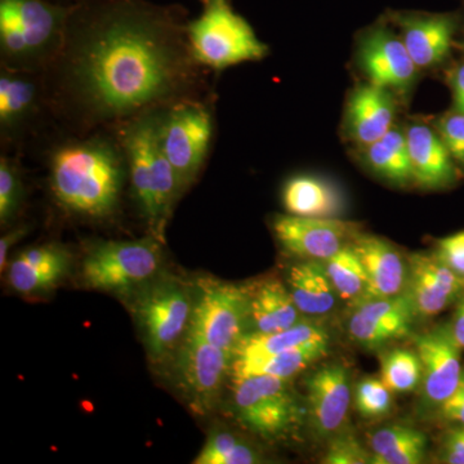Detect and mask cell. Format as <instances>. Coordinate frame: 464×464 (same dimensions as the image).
<instances>
[{
  "mask_svg": "<svg viewBox=\"0 0 464 464\" xmlns=\"http://www.w3.org/2000/svg\"><path fill=\"white\" fill-rule=\"evenodd\" d=\"M181 34L157 12L124 5L82 30L67 52V85L93 118L111 121L172 99L194 61Z\"/></svg>",
  "mask_w": 464,
  "mask_h": 464,
  "instance_id": "6da1fadb",
  "label": "cell"
},
{
  "mask_svg": "<svg viewBox=\"0 0 464 464\" xmlns=\"http://www.w3.org/2000/svg\"><path fill=\"white\" fill-rule=\"evenodd\" d=\"M286 286L304 316L328 315L341 298L329 279L325 266L313 259H302L289 268Z\"/></svg>",
  "mask_w": 464,
  "mask_h": 464,
  "instance_id": "603a6c76",
  "label": "cell"
},
{
  "mask_svg": "<svg viewBox=\"0 0 464 464\" xmlns=\"http://www.w3.org/2000/svg\"><path fill=\"white\" fill-rule=\"evenodd\" d=\"M123 179L121 155L101 140L70 143L52 155V191L61 206L76 215L93 218L111 215Z\"/></svg>",
  "mask_w": 464,
  "mask_h": 464,
  "instance_id": "7a4b0ae2",
  "label": "cell"
},
{
  "mask_svg": "<svg viewBox=\"0 0 464 464\" xmlns=\"http://www.w3.org/2000/svg\"><path fill=\"white\" fill-rule=\"evenodd\" d=\"M393 92L365 83L353 88L344 111V134L362 149L382 139L395 125L396 103Z\"/></svg>",
  "mask_w": 464,
  "mask_h": 464,
  "instance_id": "d6986e66",
  "label": "cell"
},
{
  "mask_svg": "<svg viewBox=\"0 0 464 464\" xmlns=\"http://www.w3.org/2000/svg\"><path fill=\"white\" fill-rule=\"evenodd\" d=\"M415 351L422 362V402L436 411L451 395L462 375V348L451 337L448 325L415 337Z\"/></svg>",
  "mask_w": 464,
  "mask_h": 464,
  "instance_id": "9a60e30c",
  "label": "cell"
},
{
  "mask_svg": "<svg viewBox=\"0 0 464 464\" xmlns=\"http://www.w3.org/2000/svg\"><path fill=\"white\" fill-rule=\"evenodd\" d=\"M248 328V286L213 279L198 284L188 334L234 353Z\"/></svg>",
  "mask_w": 464,
  "mask_h": 464,
  "instance_id": "ba28073f",
  "label": "cell"
},
{
  "mask_svg": "<svg viewBox=\"0 0 464 464\" xmlns=\"http://www.w3.org/2000/svg\"><path fill=\"white\" fill-rule=\"evenodd\" d=\"M261 456L248 442L234 433L217 430L210 433L195 464H256L261 463Z\"/></svg>",
  "mask_w": 464,
  "mask_h": 464,
  "instance_id": "d6a6232c",
  "label": "cell"
},
{
  "mask_svg": "<svg viewBox=\"0 0 464 464\" xmlns=\"http://www.w3.org/2000/svg\"><path fill=\"white\" fill-rule=\"evenodd\" d=\"M440 422L450 426H464V368L456 389L435 411Z\"/></svg>",
  "mask_w": 464,
  "mask_h": 464,
  "instance_id": "f35d334b",
  "label": "cell"
},
{
  "mask_svg": "<svg viewBox=\"0 0 464 464\" xmlns=\"http://www.w3.org/2000/svg\"><path fill=\"white\" fill-rule=\"evenodd\" d=\"M63 12L44 0H0V47L14 61L45 53L63 32Z\"/></svg>",
  "mask_w": 464,
  "mask_h": 464,
  "instance_id": "30bf717a",
  "label": "cell"
},
{
  "mask_svg": "<svg viewBox=\"0 0 464 464\" xmlns=\"http://www.w3.org/2000/svg\"><path fill=\"white\" fill-rule=\"evenodd\" d=\"M414 183L426 190L453 188L463 177L433 125L415 121L405 127Z\"/></svg>",
  "mask_w": 464,
  "mask_h": 464,
  "instance_id": "ffe728a7",
  "label": "cell"
},
{
  "mask_svg": "<svg viewBox=\"0 0 464 464\" xmlns=\"http://www.w3.org/2000/svg\"><path fill=\"white\" fill-rule=\"evenodd\" d=\"M392 393L381 378L366 377L357 383L353 395L356 411L365 420L386 417L392 411Z\"/></svg>",
  "mask_w": 464,
  "mask_h": 464,
  "instance_id": "836d02e7",
  "label": "cell"
},
{
  "mask_svg": "<svg viewBox=\"0 0 464 464\" xmlns=\"http://www.w3.org/2000/svg\"><path fill=\"white\" fill-rule=\"evenodd\" d=\"M25 234L26 228L21 227L17 228V230L8 232L7 235H5V237L0 239V271H2V274L5 273V266H7L9 250H11L12 246L17 243Z\"/></svg>",
  "mask_w": 464,
  "mask_h": 464,
  "instance_id": "7bdbcfd3",
  "label": "cell"
},
{
  "mask_svg": "<svg viewBox=\"0 0 464 464\" xmlns=\"http://www.w3.org/2000/svg\"><path fill=\"white\" fill-rule=\"evenodd\" d=\"M36 100V87L29 79L3 72L0 76V124L3 130L16 127L30 114Z\"/></svg>",
  "mask_w": 464,
  "mask_h": 464,
  "instance_id": "4dcf8cb0",
  "label": "cell"
},
{
  "mask_svg": "<svg viewBox=\"0 0 464 464\" xmlns=\"http://www.w3.org/2000/svg\"><path fill=\"white\" fill-rule=\"evenodd\" d=\"M381 380L393 393L413 392L422 382V362L417 351H389L382 357Z\"/></svg>",
  "mask_w": 464,
  "mask_h": 464,
  "instance_id": "1f68e13d",
  "label": "cell"
},
{
  "mask_svg": "<svg viewBox=\"0 0 464 464\" xmlns=\"http://www.w3.org/2000/svg\"><path fill=\"white\" fill-rule=\"evenodd\" d=\"M248 286V333H275L288 329L304 319L282 280L265 279Z\"/></svg>",
  "mask_w": 464,
  "mask_h": 464,
  "instance_id": "7402d4cb",
  "label": "cell"
},
{
  "mask_svg": "<svg viewBox=\"0 0 464 464\" xmlns=\"http://www.w3.org/2000/svg\"><path fill=\"white\" fill-rule=\"evenodd\" d=\"M415 319L414 308L404 292L353 304L347 328L357 344L373 350L411 334Z\"/></svg>",
  "mask_w": 464,
  "mask_h": 464,
  "instance_id": "e0dca14e",
  "label": "cell"
},
{
  "mask_svg": "<svg viewBox=\"0 0 464 464\" xmlns=\"http://www.w3.org/2000/svg\"><path fill=\"white\" fill-rule=\"evenodd\" d=\"M464 176V112L450 109L432 123Z\"/></svg>",
  "mask_w": 464,
  "mask_h": 464,
  "instance_id": "8d00e7d4",
  "label": "cell"
},
{
  "mask_svg": "<svg viewBox=\"0 0 464 464\" xmlns=\"http://www.w3.org/2000/svg\"><path fill=\"white\" fill-rule=\"evenodd\" d=\"M234 353L186 334L173 353V377L198 414L212 411L224 382L231 375Z\"/></svg>",
  "mask_w": 464,
  "mask_h": 464,
  "instance_id": "9c48e42d",
  "label": "cell"
},
{
  "mask_svg": "<svg viewBox=\"0 0 464 464\" xmlns=\"http://www.w3.org/2000/svg\"><path fill=\"white\" fill-rule=\"evenodd\" d=\"M161 115L142 116L124 134L130 182L152 234L161 239L174 201L181 195L179 177L161 148Z\"/></svg>",
  "mask_w": 464,
  "mask_h": 464,
  "instance_id": "3957f363",
  "label": "cell"
},
{
  "mask_svg": "<svg viewBox=\"0 0 464 464\" xmlns=\"http://www.w3.org/2000/svg\"><path fill=\"white\" fill-rule=\"evenodd\" d=\"M464 283L435 253L417 252L408 258L405 295L417 319H430L462 297Z\"/></svg>",
  "mask_w": 464,
  "mask_h": 464,
  "instance_id": "ac0fdd59",
  "label": "cell"
},
{
  "mask_svg": "<svg viewBox=\"0 0 464 464\" xmlns=\"http://www.w3.org/2000/svg\"><path fill=\"white\" fill-rule=\"evenodd\" d=\"M273 228L275 237L286 252L299 259L324 262L353 243L360 234L353 222L338 217L276 216Z\"/></svg>",
  "mask_w": 464,
  "mask_h": 464,
  "instance_id": "4fadbf2b",
  "label": "cell"
},
{
  "mask_svg": "<svg viewBox=\"0 0 464 464\" xmlns=\"http://www.w3.org/2000/svg\"><path fill=\"white\" fill-rule=\"evenodd\" d=\"M391 23L399 27L406 50L420 70L444 65L457 45L463 16L458 12H395Z\"/></svg>",
  "mask_w": 464,
  "mask_h": 464,
  "instance_id": "5bb4252c",
  "label": "cell"
},
{
  "mask_svg": "<svg viewBox=\"0 0 464 464\" xmlns=\"http://www.w3.org/2000/svg\"><path fill=\"white\" fill-rule=\"evenodd\" d=\"M356 58L368 83L393 93L408 94L420 72L400 34L386 25H375L360 35Z\"/></svg>",
  "mask_w": 464,
  "mask_h": 464,
  "instance_id": "7c38bea8",
  "label": "cell"
},
{
  "mask_svg": "<svg viewBox=\"0 0 464 464\" xmlns=\"http://www.w3.org/2000/svg\"><path fill=\"white\" fill-rule=\"evenodd\" d=\"M456 48H458V50H460V52H462L463 53V58H464V41L463 42H458L457 43V45H456Z\"/></svg>",
  "mask_w": 464,
  "mask_h": 464,
  "instance_id": "ee69618b",
  "label": "cell"
},
{
  "mask_svg": "<svg viewBox=\"0 0 464 464\" xmlns=\"http://www.w3.org/2000/svg\"><path fill=\"white\" fill-rule=\"evenodd\" d=\"M326 340H331L326 329L307 319L280 332L246 333L235 347L234 362L262 359L292 348Z\"/></svg>",
  "mask_w": 464,
  "mask_h": 464,
  "instance_id": "d4e9b609",
  "label": "cell"
},
{
  "mask_svg": "<svg viewBox=\"0 0 464 464\" xmlns=\"http://www.w3.org/2000/svg\"><path fill=\"white\" fill-rule=\"evenodd\" d=\"M432 252L464 283V230L436 241Z\"/></svg>",
  "mask_w": 464,
  "mask_h": 464,
  "instance_id": "74e56055",
  "label": "cell"
},
{
  "mask_svg": "<svg viewBox=\"0 0 464 464\" xmlns=\"http://www.w3.org/2000/svg\"><path fill=\"white\" fill-rule=\"evenodd\" d=\"M371 464H420L426 459L427 438L408 424H390L371 438Z\"/></svg>",
  "mask_w": 464,
  "mask_h": 464,
  "instance_id": "83f0119b",
  "label": "cell"
},
{
  "mask_svg": "<svg viewBox=\"0 0 464 464\" xmlns=\"http://www.w3.org/2000/svg\"><path fill=\"white\" fill-rule=\"evenodd\" d=\"M283 206L288 215L338 217L344 210V198L337 186L314 176H295L283 188Z\"/></svg>",
  "mask_w": 464,
  "mask_h": 464,
  "instance_id": "cb8c5ba5",
  "label": "cell"
},
{
  "mask_svg": "<svg viewBox=\"0 0 464 464\" xmlns=\"http://www.w3.org/2000/svg\"><path fill=\"white\" fill-rule=\"evenodd\" d=\"M234 408L246 429L275 441L295 431L299 409L288 381L270 375L232 378Z\"/></svg>",
  "mask_w": 464,
  "mask_h": 464,
  "instance_id": "52a82bcc",
  "label": "cell"
},
{
  "mask_svg": "<svg viewBox=\"0 0 464 464\" xmlns=\"http://www.w3.org/2000/svg\"><path fill=\"white\" fill-rule=\"evenodd\" d=\"M362 157L372 172L393 185L414 182L405 127L393 125L378 141L362 148Z\"/></svg>",
  "mask_w": 464,
  "mask_h": 464,
  "instance_id": "484cf974",
  "label": "cell"
},
{
  "mask_svg": "<svg viewBox=\"0 0 464 464\" xmlns=\"http://www.w3.org/2000/svg\"><path fill=\"white\" fill-rule=\"evenodd\" d=\"M351 246L368 275V290L360 302L395 297L405 292L408 261H405L392 243L380 237L360 232Z\"/></svg>",
  "mask_w": 464,
  "mask_h": 464,
  "instance_id": "44dd1931",
  "label": "cell"
},
{
  "mask_svg": "<svg viewBox=\"0 0 464 464\" xmlns=\"http://www.w3.org/2000/svg\"><path fill=\"white\" fill-rule=\"evenodd\" d=\"M329 341L314 342L304 346L283 351L275 355L250 360V362H232L231 378L250 377V375H270L289 381L295 375L315 364L329 350Z\"/></svg>",
  "mask_w": 464,
  "mask_h": 464,
  "instance_id": "4316f807",
  "label": "cell"
},
{
  "mask_svg": "<svg viewBox=\"0 0 464 464\" xmlns=\"http://www.w3.org/2000/svg\"><path fill=\"white\" fill-rule=\"evenodd\" d=\"M439 460L447 464H464V426H453L445 433Z\"/></svg>",
  "mask_w": 464,
  "mask_h": 464,
  "instance_id": "ab89813d",
  "label": "cell"
},
{
  "mask_svg": "<svg viewBox=\"0 0 464 464\" xmlns=\"http://www.w3.org/2000/svg\"><path fill=\"white\" fill-rule=\"evenodd\" d=\"M163 261L158 237L106 241L88 253L82 277L88 288L133 295L160 276Z\"/></svg>",
  "mask_w": 464,
  "mask_h": 464,
  "instance_id": "8992f818",
  "label": "cell"
},
{
  "mask_svg": "<svg viewBox=\"0 0 464 464\" xmlns=\"http://www.w3.org/2000/svg\"><path fill=\"white\" fill-rule=\"evenodd\" d=\"M212 134V116L201 105L186 103L161 115V148L176 170L181 190L199 173Z\"/></svg>",
  "mask_w": 464,
  "mask_h": 464,
  "instance_id": "8fae6325",
  "label": "cell"
},
{
  "mask_svg": "<svg viewBox=\"0 0 464 464\" xmlns=\"http://www.w3.org/2000/svg\"><path fill=\"white\" fill-rule=\"evenodd\" d=\"M70 267V255L65 252L60 257L44 264L29 265L14 258L9 265L8 282L21 295H39L57 285Z\"/></svg>",
  "mask_w": 464,
  "mask_h": 464,
  "instance_id": "f1b7e54d",
  "label": "cell"
},
{
  "mask_svg": "<svg viewBox=\"0 0 464 464\" xmlns=\"http://www.w3.org/2000/svg\"><path fill=\"white\" fill-rule=\"evenodd\" d=\"M188 41L195 63L215 70L259 61L268 53L228 0H203V12L188 25Z\"/></svg>",
  "mask_w": 464,
  "mask_h": 464,
  "instance_id": "277c9868",
  "label": "cell"
},
{
  "mask_svg": "<svg viewBox=\"0 0 464 464\" xmlns=\"http://www.w3.org/2000/svg\"><path fill=\"white\" fill-rule=\"evenodd\" d=\"M371 460L372 451H369L353 432L344 429L329 439L322 463L371 464Z\"/></svg>",
  "mask_w": 464,
  "mask_h": 464,
  "instance_id": "e575fe53",
  "label": "cell"
},
{
  "mask_svg": "<svg viewBox=\"0 0 464 464\" xmlns=\"http://www.w3.org/2000/svg\"><path fill=\"white\" fill-rule=\"evenodd\" d=\"M462 2L464 3V0H462Z\"/></svg>",
  "mask_w": 464,
  "mask_h": 464,
  "instance_id": "f6af8a7d",
  "label": "cell"
},
{
  "mask_svg": "<svg viewBox=\"0 0 464 464\" xmlns=\"http://www.w3.org/2000/svg\"><path fill=\"white\" fill-rule=\"evenodd\" d=\"M323 264L342 299L356 304L364 298L368 290V275L351 244Z\"/></svg>",
  "mask_w": 464,
  "mask_h": 464,
  "instance_id": "f546056e",
  "label": "cell"
},
{
  "mask_svg": "<svg viewBox=\"0 0 464 464\" xmlns=\"http://www.w3.org/2000/svg\"><path fill=\"white\" fill-rule=\"evenodd\" d=\"M447 82L451 92V109L464 112V58L449 67Z\"/></svg>",
  "mask_w": 464,
  "mask_h": 464,
  "instance_id": "60d3db41",
  "label": "cell"
},
{
  "mask_svg": "<svg viewBox=\"0 0 464 464\" xmlns=\"http://www.w3.org/2000/svg\"><path fill=\"white\" fill-rule=\"evenodd\" d=\"M23 201V182L14 166L5 158L0 160V222L7 225L16 216Z\"/></svg>",
  "mask_w": 464,
  "mask_h": 464,
  "instance_id": "d590c367",
  "label": "cell"
},
{
  "mask_svg": "<svg viewBox=\"0 0 464 464\" xmlns=\"http://www.w3.org/2000/svg\"><path fill=\"white\" fill-rule=\"evenodd\" d=\"M307 415L317 438L329 440L343 431L350 411V373L340 362H329L307 380Z\"/></svg>",
  "mask_w": 464,
  "mask_h": 464,
  "instance_id": "2e32d148",
  "label": "cell"
},
{
  "mask_svg": "<svg viewBox=\"0 0 464 464\" xmlns=\"http://www.w3.org/2000/svg\"><path fill=\"white\" fill-rule=\"evenodd\" d=\"M448 328L458 346L464 350V295L460 297L456 313H454L453 319H451Z\"/></svg>",
  "mask_w": 464,
  "mask_h": 464,
  "instance_id": "b9f144b4",
  "label": "cell"
},
{
  "mask_svg": "<svg viewBox=\"0 0 464 464\" xmlns=\"http://www.w3.org/2000/svg\"><path fill=\"white\" fill-rule=\"evenodd\" d=\"M195 289L173 276L157 277L133 295V314L152 360L173 355L188 334Z\"/></svg>",
  "mask_w": 464,
  "mask_h": 464,
  "instance_id": "5b68a950",
  "label": "cell"
}]
</instances>
